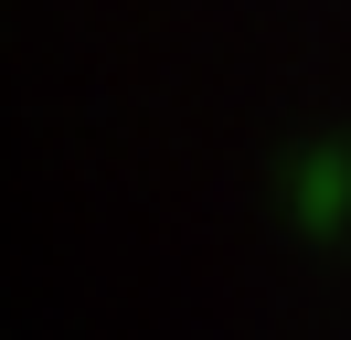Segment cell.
I'll list each match as a JSON object with an SVG mask.
<instances>
[{
    "instance_id": "obj_1",
    "label": "cell",
    "mask_w": 351,
    "mask_h": 340,
    "mask_svg": "<svg viewBox=\"0 0 351 340\" xmlns=\"http://www.w3.org/2000/svg\"><path fill=\"white\" fill-rule=\"evenodd\" d=\"M277 191L298 223H351V138H298L277 160Z\"/></svg>"
}]
</instances>
